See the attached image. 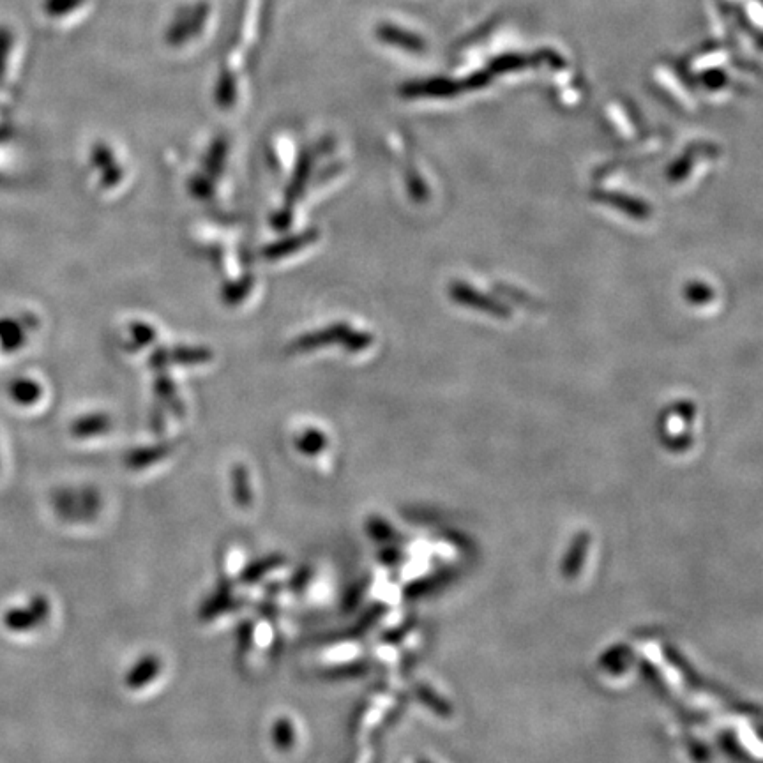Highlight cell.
<instances>
[{"label": "cell", "instance_id": "cell-1", "mask_svg": "<svg viewBox=\"0 0 763 763\" xmlns=\"http://www.w3.org/2000/svg\"><path fill=\"white\" fill-rule=\"evenodd\" d=\"M211 18V4L207 0H197L184 4L174 13L172 22L165 31V43L172 48L188 45L191 39L204 32L205 25Z\"/></svg>", "mask_w": 763, "mask_h": 763}, {"label": "cell", "instance_id": "cell-2", "mask_svg": "<svg viewBox=\"0 0 763 763\" xmlns=\"http://www.w3.org/2000/svg\"><path fill=\"white\" fill-rule=\"evenodd\" d=\"M235 99H237V78L232 73V69L223 68L214 87V101L221 108H230L234 105Z\"/></svg>", "mask_w": 763, "mask_h": 763}, {"label": "cell", "instance_id": "cell-3", "mask_svg": "<svg viewBox=\"0 0 763 763\" xmlns=\"http://www.w3.org/2000/svg\"><path fill=\"white\" fill-rule=\"evenodd\" d=\"M375 34L386 45L400 46V48H405V50H414L417 46L416 38L412 34L401 31L400 27L391 25V23H380Z\"/></svg>", "mask_w": 763, "mask_h": 763}, {"label": "cell", "instance_id": "cell-4", "mask_svg": "<svg viewBox=\"0 0 763 763\" xmlns=\"http://www.w3.org/2000/svg\"><path fill=\"white\" fill-rule=\"evenodd\" d=\"M87 0H45L43 9L50 18H64L82 8Z\"/></svg>", "mask_w": 763, "mask_h": 763}, {"label": "cell", "instance_id": "cell-5", "mask_svg": "<svg viewBox=\"0 0 763 763\" xmlns=\"http://www.w3.org/2000/svg\"><path fill=\"white\" fill-rule=\"evenodd\" d=\"M11 46H13V34L8 27H0V80L4 78Z\"/></svg>", "mask_w": 763, "mask_h": 763}]
</instances>
